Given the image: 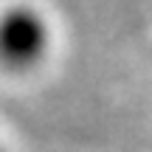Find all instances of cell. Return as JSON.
I'll list each match as a JSON object with an SVG mask.
<instances>
[{
  "mask_svg": "<svg viewBox=\"0 0 152 152\" xmlns=\"http://www.w3.org/2000/svg\"><path fill=\"white\" fill-rule=\"evenodd\" d=\"M51 31L37 9L14 6L0 14V65L11 73H26L45 59Z\"/></svg>",
  "mask_w": 152,
  "mask_h": 152,
  "instance_id": "1",
  "label": "cell"
}]
</instances>
